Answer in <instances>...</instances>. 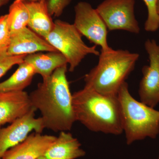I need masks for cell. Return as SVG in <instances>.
<instances>
[{
    "instance_id": "1",
    "label": "cell",
    "mask_w": 159,
    "mask_h": 159,
    "mask_svg": "<svg viewBox=\"0 0 159 159\" xmlns=\"http://www.w3.org/2000/svg\"><path fill=\"white\" fill-rule=\"evenodd\" d=\"M67 71V65L56 69L29 95L32 106L40 111L45 128L55 132L70 130L76 121Z\"/></svg>"
},
{
    "instance_id": "2",
    "label": "cell",
    "mask_w": 159,
    "mask_h": 159,
    "mask_svg": "<svg viewBox=\"0 0 159 159\" xmlns=\"http://www.w3.org/2000/svg\"><path fill=\"white\" fill-rule=\"evenodd\" d=\"M76 121L95 132L119 135L123 133L117 96H106L87 87L72 94Z\"/></svg>"
},
{
    "instance_id": "3",
    "label": "cell",
    "mask_w": 159,
    "mask_h": 159,
    "mask_svg": "<svg viewBox=\"0 0 159 159\" xmlns=\"http://www.w3.org/2000/svg\"><path fill=\"white\" fill-rule=\"evenodd\" d=\"M96 66L85 75V86L106 96H117L140 55L128 50L101 51Z\"/></svg>"
},
{
    "instance_id": "4",
    "label": "cell",
    "mask_w": 159,
    "mask_h": 159,
    "mask_svg": "<svg viewBox=\"0 0 159 159\" xmlns=\"http://www.w3.org/2000/svg\"><path fill=\"white\" fill-rule=\"evenodd\" d=\"M117 97L127 145L146 138L156 139L159 134V111L134 99L127 82L121 87Z\"/></svg>"
},
{
    "instance_id": "5",
    "label": "cell",
    "mask_w": 159,
    "mask_h": 159,
    "mask_svg": "<svg viewBox=\"0 0 159 159\" xmlns=\"http://www.w3.org/2000/svg\"><path fill=\"white\" fill-rule=\"evenodd\" d=\"M82 36L74 24L57 20L54 21L53 30L45 39L65 57L70 72H74L88 55L99 56L100 54L97 46L89 47L83 41Z\"/></svg>"
},
{
    "instance_id": "6",
    "label": "cell",
    "mask_w": 159,
    "mask_h": 159,
    "mask_svg": "<svg viewBox=\"0 0 159 159\" xmlns=\"http://www.w3.org/2000/svg\"><path fill=\"white\" fill-rule=\"evenodd\" d=\"M135 0H104L96 10L108 31L123 30L138 34L140 28L134 13Z\"/></svg>"
},
{
    "instance_id": "7",
    "label": "cell",
    "mask_w": 159,
    "mask_h": 159,
    "mask_svg": "<svg viewBox=\"0 0 159 159\" xmlns=\"http://www.w3.org/2000/svg\"><path fill=\"white\" fill-rule=\"evenodd\" d=\"M74 26L82 36L95 45L100 46L101 51H110L112 48L107 43L108 29L96 9L89 3L80 2L74 7Z\"/></svg>"
},
{
    "instance_id": "8",
    "label": "cell",
    "mask_w": 159,
    "mask_h": 159,
    "mask_svg": "<svg viewBox=\"0 0 159 159\" xmlns=\"http://www.w3.org/2000/svg\"><path fill=\"white\" fill-rule=\"evenodd\" d=\"M145 48L149 64L142 68L139 94L140 101L155 108L159 103V45L154 39H148Z\"/></svg>"
},
{
    "instance_id": "9",
    "label": "cell",
    "mask_w": 159,
    "mask_h": 159,
    "mask_svg": "<svg viewBox=\"0 0 159 159\" xmlns=\"http://www.w3.org/2000/svg\"><path fill=\"white\" fill-rule=\"evenodd\" d=\"M36 111L33 107L9 126L6 128L0 127V158L7 150L25 140L31 132L42 133L45 128L41 117H34Z\"/></svg>"
},
{
    "instance_id": "10",
    "label": "cell",
    "mask_w": 159,
    "mask_h": 159,
    "mask_svg": "<svg viewBox=\"0 0 159 159\" xmlns=\"http://www.w3.org/2000/svg\"><path fill=\"white\" fill-rule=\"evenodd\" d=\"M7 52L12 56L57 51L45 39L26 27L11 34Z\"/></svg>"
},
{
    "instance_id": "11",
    "label": "cell",
    "mask_w": 159,
    "mask_h": 159,
    "mask_svg": "<svg viewBox=\"0 0 159 159\" xmlns=\"http://www.w3.org/2000/svg\"><path fill=\"white\" fill-rule=\"evenodd\" d=\"M57 137L34 132L7 151L2 159H37L44 155Z\"/></svg>"
},
{
    "instance_id": "12",
    "label": "cell",
    "mask_w": 159,
    "mask_h": 159,
    "mask_svg": "<svg viewBox=\"0 0 159 159\" xmlns=\"http://www.w3.org/2000/svg\"><path fill=\"white\" fill-rule=\"evenodd\" d=\"M33 107L25 91L0 92V127L14 122Z\"/></svg>"
},
{
    "instance_id": "13",
    "label": "cell",
    "mask_w": 159,
    "mask_h": 159,
    "mask_svg": "<svg viewBox=\"0 0 159 159\" xmlns=\"http://www.w3.org/2000/svg\"><path fill=\"white\" fill-rule=\"evenodd\" d=\"M79 141L72 134L61 131L44 155L49 159H76L84 156Z\"/></svg>"
},
{
    "instance_id": "14",
    "label": "cell",
    "mask_w": 159,
    "mask_h": 159,
    "mask_svg": "<svg viewBox=\"0 0 159 159\" xmlns=\"http://www.w3.org/2000/svg\"><path fill=\"white\" fill-rule=\"evenodd\" d=\"M25 2L30 14L28 27L45 39L54 25L48 9L47 2H28L25 0Z\"/></svg>"
},
{
    "instance_id": "15",
    "label": "cell",
    "mask_w": 159,
    "mask_h": 159,
    "mask_svg": "<svg viewBox=\"0 0 159 159\" xmlns=\"http://www.w3.org/2000/svg\"><path fill=\"white\" fill-rule=\"evenodd\" d=\"M24 61L33 66L35 74H39L43 79L51 76L56 69L68 64L65 57L58 51L28 54Z\"/></svg>"
},
{
    "instance_id": "16",
    "label": "cell",
    "mask_w": 159,
    "mask_h": 159,
    "mask_svg": "<svg viewBox=\"0 0 159 159\" xmlns=\"http://www.w3.org/2000/svg\"><path fill=\"white\" fill-rule=\"evenodd\" d=\"M35 74L33 66L23 61L19 65V67L11 77L0 83V92L24 91L31 84Z\"/></svg>"
},
{
    "instance_id": "17",
    "label": "cell",
    "mask_w": 159,
    "mask_h": 159,
    "mask_svg": "<svg viewBox=\"0 0 159 159\" xmlns=\"http://www.w3.org/2000/svg\"><path fill=\"white\" fill-rule=\"evenodd\" d=\"M30 14L25 0H15L10 5L8 22L11 35L28 27Z\"/></svg>"
},
{
    "instance_id": "18",
    "label": "cell",
    "mask_w": 159,
    "mask_h": 159,
    "mask_svg": "<svg viewBox=\"0 0 159 159\" xmlns=\"http://www.w3.org/2000/svg\"><path fill=\"white\" fill-rule=\"evenodd\" d=\"M148 10V16L144 28L147 32L156 31L159 28V16L157 11V0H143Z\"/></svg>"
},
{
    "instance_id": "19",
    "label": "cell",
    "mask_w": 159,
    "mask_h": 159,
    "mask_svg": "<svg viewBox=\"0 0 159 159\" xmlns=\"http://www.w3.org/2000/svg\"><path fill=\"white\" fill-rule=\"evenodd\" d=\"M7 49H0V78L16 65H19L24 61L27 55L12 56L9 55Z\"/></svg>"
},
{
    "instance_id": "20",
    "label": "cell",
    "mask_w": 159,
    "mask_h": 159,
    "mask_svg": "<svg viewBox=\"0 0 159 159\" xmlns=\"http://www.w3.org/2000/svg\"><path fill=\"white\" fill-rule=\"evenodd\" d=\"M8 14L0 16V49L8 48L11 40Z\"/></svg>"
},
{
    "instance_id": "21",
    "label": "cell",
    "mask_w": 159,
    "mask_h": 159,
    "mask_svg": "<svg viewBox=\"0 0 159 159\" xmlns=\"http://www.w3.org/2000/svg\"><path fill=\"white\" fill-rule=\"evenodd\" d=\"M72 0H48L47 6L51 16L59 17Z\"/></svg>"
},
{
    "instance_id": "22",
    "label": "cell",
    "mask_w": 159,
    "mask_h": 159,
    "mask_svg": "<svg viewBox=\"0 0 159 159\" xmlns=\"http://www.w3.org/2000/svg\"><path fill=\"white\" fill-rule=\"evenodd\" d=\"M10 0H0V8L9 2Z\"/></svg>"
},
{
    "instance_id": "23",
    "label": "cell",
    "mask_w": 159,
    "mask_h": 159,
    "mask_svg": "<svg viewBox=\"0 0 159 159\" xmlns=\"http://www.w3.org/2000/svg\"><path fill=\"white\" fill-rule=\"evenodd\" d=\"M157 13L159 16V0H157Z\"/></svg>"
},
{
    "instance_id": "24",
    "label": "cell",
    "mask_w": 159,
    "mask_h": 159,
    "mask_svg": "<svg viewBox=\"0 0 159 159\" xmlns=\"http://www.w3.org/2000/svg\"><path fill=\"white\" fill-rule=\"evenodd\" d=\"M26 1L28 2H40V1H44L46 2H48V0H25Z\"/></svg>"
},
{
    "instance_id": "25",
    "label": "cell",
    "mask_w": 159,
    "mask_h": 159,
    "mask_svg": "<svg viewBox=\"0 0 159 159\" xmlns=\"http://www.w3.org/2000/svg\"><path fill=\"white\" fill-rule=\"evenodd\" d=\"M37 159H49L47 157L45 156L44 155L42 156H40Z\"/></svg>"
},
{
    "instance_id": "26",
    "label": "cell",
    "mask_w": 159,
    "mask_h": 159,
    "mask_svg": "<svg viewBox=\"0 0 159 159\" xmlns=\"http://www.w3.org/2000/svg\"><path fill=\"white\" fill-rule=\"evenodd\" d=\"M158 159H159V157H158Z\"/></svg>"
},
{
    "instance_id": "27",
    "label": "cell",
    "mask_w": 159,
    "mask_h": 159,
    "mask_svg": "<svg viewBox=\"0 0 159 159\" xmlns=\"http://www.w3.org/2000/svg\"><path fill=\"white\" fill-rule=\"evenodd\" d=\"M0 159H1V158H0Z\"/></svg>"
}]
</instances>
